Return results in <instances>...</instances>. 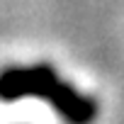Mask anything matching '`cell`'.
<instances>
[{
    "instance_id": "1",
    "label": "cell",
    "mask_w": 124,
    "mask_h": 124,
    "mask_svg": "<svg viewBox=\"0 0 124 124\" xmlns=\"http://www.w3.org/2000/svg\"><path fill=\"white\" fill-rule=\"evenodd\" d=\"M17 97H44L63 117L66 124H93L100 107L93 97L63 80L51 66L8 68L3 78V100L12 102Z\"/></svg>"
}]
</instances>
